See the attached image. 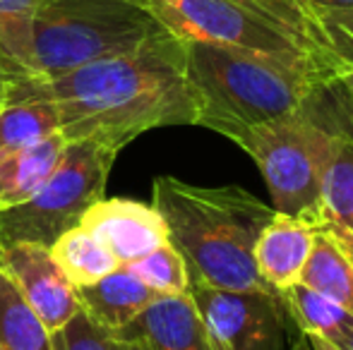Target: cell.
Here are the masks:
<instances>
[{
    "label": "cell",
    "mask_w": 353,
    "mask_h": 350,
    "mask_svg": "<svg viewBox=\"0 0 353 350\" xmlns=\"http://www.w3.org/2000/svg\"><path fill=\"white\" fill-rule=\"evenodd\" d=\"M10 98L56 103L63 140L94 142L113 151L157 127L197 122L185 41L166 29L132 51L56 77L34 75L14 65L5 101Z\"/></svg>",
    "instance_id": "obj_1"
},
{
    "label": "cell",
    "mask_w": 353,
    "mask_h": 350,
    "mask_svg": "<svg viewBox=\"0 0 353 350\" xmlns=\"http://www.w3.org/2000/svg\"><path fill=\"white\" fill-rule=\"evenodd\" d=\"M351 63L325 56H274L185 41V67L197 106L195 125L228 140L236 132L303 111Z\"/></svg>",
    "instance_id": "obj_2"
},
{
    "label": "cell",
    "mask_w": 353,
    "mask_h": 350,
    "mask_svg": "<svg viewBox=\"0 0 353 350\" xmlns=\"http://www.w3.org/2000/svg\"><path fill=\"white\" fill-rule=\"evenodd\" d=\"M168 243L190 281L226 290H274L255 266V243L274 209L238 185L200 187L161 175L152 185Z\"/></svg>",
    "instance_id": "obj_3"
},
{
    "label": "cell",
    "mask_w": 353,
    "mask_h": 350,
    "mask_svg": "<svg viewBox=\"0 0 353 350\" xmlns=\"http://www.w3.org/2000/svg\"><path fill=\"white\" fill-rule=\"evenodd\" d=\"M163 27L140 0H53L0 22V51L19 67L56 77L142 46Z\"/></svg>",
    "instance_id": "obj_4"
},
{
    "label": "cell",
    "mask_w": 353,
    "mask_h": 350,
    "mask_svg": "<svg viewBox=\"0 0 353 350\" xmlns=\"http://www.w3.org/2000/svg\"><path fill=\"white\" fill-rule=\"evenodd\" d=\"M341 98L339 77L327 82L305 108L279 120L252 125L228 140L257 164L279 214L301 219L310 226L325 221L322 173L330 159Z\"/></svg>",
    "instance_id": "obj_5"
},
{
    "label": "cell",
    "mask_w": 353,
    "mask_h": 350,
    "mask_svg": "<svg viewBox=\"0 0 353 350\" xmlns=\"http://www.w3.org/2000/svg\"><path fill=\"white\" fill-rule=\"evenodd\" d=\"M140 5L181 41L274 56L341 58L303 0H140Z\"/></svg>",
    "instance_id": "obj_6"
},
{
    "label": "cell",
    "mask_w": 353,
    "mask_h": 350,
    "mask_svg": "<svg viewBox=\"0 0 353 350\" xmlns=\"http://www.w3.org/2000/svg\"><path fill=\"white\" fill-rule=\"evenodd\" d=\"M118 151L94 142H65L53 173L27 201L0 211V245L39 243L51 248L103 197Z\"/></svg>",
    "instance_id": "obj_7"
},
{
    "label": "cell",
    "mask_w": 353,
    "mask_h": 350,
    "mask_svg": "<svg viewBox=\"0 0 353 350\" xmlns=\"http://www.w3.org/2000/svg\"><path fill=\"white\" fill-rule=\"evenodd\" d=\"M188 295L221 350H281L286 309L276 290H226L190 281Z\"/></svg>",
    "instance_id": "obj_8"
},
{
    "label": "cell",
    "mask_w": 353,
    "mask_h": 350,
    "mask_svg": "<svg viewBox=\"0 0 353 350\" xmlns=\"http://www.w3.org/2000/svg\"><path fill=\"white\" fill-rule=\"evenodd\" d=\"M0 269L37 312L48 333H56L79 312L77 288L63 274L46 245H0Z\"/></svg>",
    "instance_id": "obj_9"
},
{
    "label": "cell",
    "mask_w": 353,
    "mask_h": 350,
    "mask_svg": "<svg viewBox=\"0 0 353 350\" xmlns=\"http://www.w3.org/2000/svg\"><path fill=\"white\" fill-rule=\"evenodd\" d=\"M121 266L137 262L144 254L168 243V230L154 204L135 199H97L79 221Z\"/></svg>",
    "instance_id": "obj_10"
},
{
    "label": "cell",
    "mask_w": 353,
    "mask_h": 350,
    "mask_svg": "<svg viewBox=\"0 0 353 350\" xmlns=\"http://www.w3.org/2000/svg\"><path fill=\"white\" fill-rule=\"evenodd\" d=\"M118 336H140L152 350H221L190 295H163Z\"/></svg>",
    "instance_id": "obj_11"
},
{
    "label": "cell",
    "mask_w": 353,
    "mask_h": 350,
    "mask_svg": "<svg viewBox=\"0 0 353 350\" xmlns=\"http://www.w3.org/2000/svg\"><path fill=\"white\" fill-rule=\"evenodd\" d=\"M312 235L315 226L274 211L255 243V266L270 288L281 293L301 281Z\"/></svg>",
    "instance_id": "obj_12"
},
{
    "label": "cell",
    "mask_w": 353,
    "mask_h": 350,
    "mask_svg": "<svg viewBox=\"0 0 353 350\" xmlns=\"http://www.w3.org/2000/svg\"><path fill=\"white\" fill-rule=\"evenodd\" d=\"M157 298L128 266H118L97 283L77 288L79 309L111 336L125 331Z\"/></svg>",
    "instance_id": "obj_13"
},
{
    "label": "cell",
    "mask_w": 353,
    "mask_h": 350,
    "mask_svg": "<svg viewBox=\"0 0 353 350\" xmlns=\"http://www.w3.org/2000/svg\"><path fill=\"white\" fill-rule=\"evenodd\" d=\"M298 283L320 290L353 312V235L330 216L315 226L310 257Z\"/></svg>",
    "instance_id": "obj_14"
},
{
    "label": "cell",
    "mask_w": 353,
    "mask_h": 350,
    "mask_svg": "<svg viewBox=\"0 0 353 350\" xmlns=\"http://www.w3.org/2000/svg\"><path fill=\"white\" fill-rule=\"evenodd\" d=\"M63 146V135H53L32 146L0 149V211L27 201L46 182L61 161Z\"/></svg>",
    "instance_id": "obj_15"
},
{
    "label": "cell",
    "mask_w": 353,
    "mask_h": 350,
    "mask_svg": "<svg viewBox=\"0 0 353 350\" xmlns=\"http://www.w3.org/2000/svg\"><path fill=\"white\" fill-rule=\"evenodd\" d=\"M279 298L286 314L296 322L303 336L322 338V341H330L334 346H341L349 338L353 329V312L336 300L327 298L320 290H312L303 283L281 290Z\"/></svg>",
    "instance_id": "obj_16"
},
{
    "label": "cell",
    "mask_w": 353,
    "mask_h": 350,
    "mask_svg": "<svg viewBox=\"0 0 353 350\" xmlns=\"http://www.w3.org/2000/svg\"><path fill=\"white\" fill-rule=\"evenodd\" d=\"M61 135L56 103L46 98H10L0 106V149L32 146Z\"/></svg>",
    "instance_id": "obj_17"
},
{
    "label": "cell",
    "mask_w": 353,
    "mask_h": 350,
    "mask_svg": "<svg viewBox=\"0 0 353 350\" xmlns=\"http://www.w3.org/2000/svg\"><path fill=\"white\" fill-rule=\"evenodd\" d=\"M48 250L74 288L97 283L121 266L116 257L82 226L65 230L61 238L53 240Z\"/></svg>",
    "instance_id": "obj_18"
},
{
    "label": "cell",
    "mask_w": 353,
    "mask_h": 350,
    "mask_svg": "<svg viewBox=\"0 0 353 350\" xmlns=\"http://www.w3.org/2000/svg\"><path fill=\"white\" fill-rule=\"evenodd\" d=\"M325 214L353 235V130L334 127L330 159L322 173Z\"/></svg>",
    "instance_id": "obj_19"
},
{
    "label": "cell",
    "mask_w": 353,
    "mask_h": 350,
    "mask_svg": "<svg viewBox=\"0 0 353 350\" xmlns=\"http://www.w3.org/2000/svg\"><path fill=\"white\" fill-rule=\"evenodd\" d=\"M0 350H53L48 329L0 269Z\"/></svg>",
    "instance_id": "obj_20"
},
{
    "label": "cell",
    "mask_w": 353,
    "mask_h": 350,
    "mask_svg": "<svg viewBox=\"0 0 353 350\" xmlns=\"http://www.w3.org/2000/svg\"><path fill=\"white\" fill-rule=\"evenodd\" d=\"M128 269L142 281L147 288H152L159 298L163 295H185L190 288V274H188L185 259L181 257L171 243L159 245L149 254H144L137 262L128 264Z\"/></svg>",
    "instance_id": "obj_21"
},
{
    "label": "cell",
    "mask_w": 353,
    "mask_h": 350,
    "mask_svg": "<svg viewBox=\"0 0 353 350\" xmlns=\"http://www.w3.org/2000/svg\"><path fill=\"white\" fill-rule=\"evenodd\" d=\"M51 341L53 350H116V338L97 327L82 309L65 327L51 333Z\"/></svg>",
    "instance_id": "obj_22"
},
{
    "label": "cell",
    "mask_w": 353,
    "mask_h": 350,
    "mask_svg": "<svg viewBox=\"0 0 353 350\" xmlns=\"http://www.w3.org/2000/svg\"><path fill=\"white\" fill-rule=\"evenodd\" d=\"M315 17L339 56L346 63H353V8L325 10V12H315Z\"/></svg>",
    "instance_id": "obj_23"
},
{
    "label": "cell",
    "mask_w": 353,
    "mask_h": 350,
    "mask_svg": "<svg viewBox=\"0 0 353 350\" xmlns=\"http://www.w3.org/2000/svg\"><path fill=\"white\" fill-rule=\"evenodd\" d=\"M53 0H0V22L3 19H17L41 10Z\"/></svg>",
    "instance_id": "obj_24"
},
{
    "label": "cell",
    "mask_w": 353,
    "mask_h": 350,
    "mask_svg": "<svg viewBox=\"0 0 353 350\" xmlns=\"http://www.w3.org/2000/svg\"><path fill=\"white\" fill-rule=\"evenodd\" d=\"M17 63L8 56V53L0 51V106L5 103V94H8V82H10V72Z\"/></svg>",
    "instance_id": "obj_25"
},
{
    "label": "cell",
    "mask_w": 353,
    "mask_h": 350,
    "mask_svg": "<svg viewBox=\"0 0 353 350\" xmlns=\"http://www.w3.org/2000/svg\"><path fill=\"white\" fill-rule=\"evenodd\" d=\"M312 12H325V10H341L353 8V0H303Z\"/></svg>",
    "instance_id": "obj_26"
},
{
    "label": "cell",
    "mask_w": 353,
    "mask_h": 350,
    "mask_svg": "<svg viewBox=\"0 0 353 350\" xmlns=\"http://www.w3.org/2000/svg\"><path fill=\"white\" fill-rule=\"evenodd\" d=\"M116 338V350H152L140 336H113Z\"/></svg>",
    "instance_id": "obj_27"
},
{
    "label": "cell",
    "mask_w": 353,
    "mask_h": 350,
    "mask_svg": "<svg viewBox=\"0 0 353 350\" xmlns=\"http://www.w3.org/2000/svg\"><path fill=\"white\" fill-rule=\"evenodd\" d=\"M339 82H341V87H344L346 96H349L351 106H353V65H349L344 72H341V75H339Z\"/></svg>",
    "instance_id": "obj_28"
},
{
    "label": "cell",
    "mask_w": 353,
    "mask_h": 350,
    "mask_svg": "<svg viewBox=\"0 0 353 350\" xmlns=\"http://www.w3.org/2000/svg\"><path fill=\"white\" fill-rule=\"evenodd\" d=\"M307 341H310L312 350H341L339 346H334V343H330V341H322V338H310V336H307Z\"/></svg>",
    "instance_id": "obj_29"
},
{
    "label": "cell",
    "mask_w": 353,
    "mask_h": 350,
    "mask_svg": "<svg viewBox=\"0 0 353 350\" xmlns=\"http://www.w3.org/2000/svg\"><path fill=\"white\" fill-rule=\"evenodd\" d=\"M291 350H312V346H310V341H307V336H298L296 338V343H293L291 346Z\"/></svg>",
    "instance_id": "obj_30"
},
{
    "label": "cell",
    "mask_w": 353,
    "mask_h": 350,
    "mask_svg": "<svg viewBox=\"0 0 353 350\" xmlns=\"http://www.w3.org/2000/svg\"><path fill=\"white\" fill-rule=\"evenodd\" d=\"M341 350H353V329H351V333H349V338H346L344 343L339 346Z\"/></svg>",
    "instance_id": "obj_31"
}]
</instances>
